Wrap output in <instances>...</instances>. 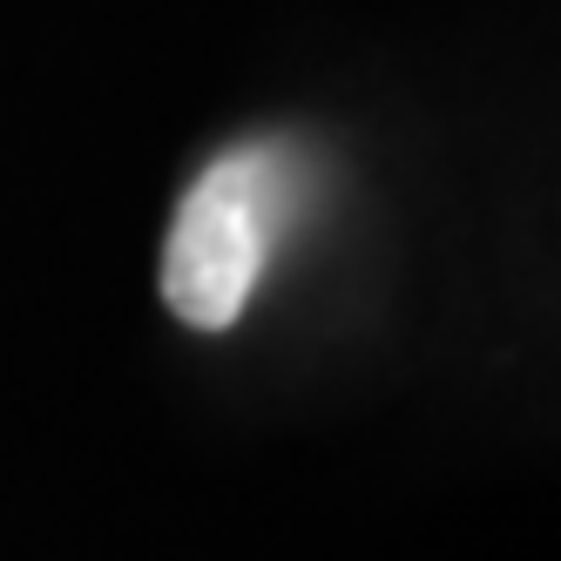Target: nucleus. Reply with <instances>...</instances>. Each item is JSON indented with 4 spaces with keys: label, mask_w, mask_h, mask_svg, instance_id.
<instances>
[{
    "label": "nucleus",
    "mask_w": 561,
    "mask_h": 561,
    "mask_svg": "<svg viewBox=\"0 0 561 561\" xmlns=\"http://www.w3.org/2000/svg\"><path fill=\"white\" fill-rule=\"evenodd\" d=\"M277 217H285V163L277 149H230L190 183L163 244V305L196 332H230L244 318Z\"/></svg>",
    "instance_id": "f257e3e1"
}]
</instances>
